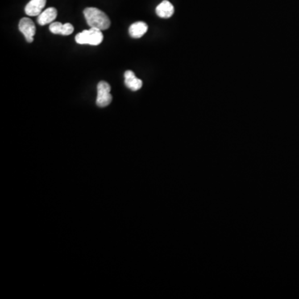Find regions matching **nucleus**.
I'll return each instance as SVG.
<instances>
[{
    "label": "nucleus",
    "mask_w": 299,
    "mask_h": 299,
    "mask_svg": "<svg viewBox=\"0 0 299 299\" xmlns=\"http://www.w3.org/2000/svg\"><path fill=\"white\" fill-rule=\"evenodd\" d=\"M87 23L93 29L106 30L111 26L110 18L104 12L97 8H87L84 12Z\"/></svg>",
    "instance_id": "obj_1"
},
{
    "label": "nucleus",
    "mask_w": 299,
    "mask_h": 299,
    "mask_svg": "<svg viewBox=\"0 0 299 299\" xmlns=\"http://www.w3.org/2000/svg\"><path fill=\"white\" fill-rule=\"evenodd\" d=\"M75 40L78 44H89L97 46L103 41V34L101 30L91 28L89 30H84L75 37Z\"/></svg>",
    "instance_id": "obj_2"
},
{
    "label": "nucleus",
    "mask_w": 299,
    "mask_h": 299,
    "mask_svg": "<svg viewBox=\"0 0 299 299\" xmlns=\"http://www.w3.org/2000/svg\"><path fill=\"white\" fill-rule=\"evenodd\" d=\"M113 101L111 95V86L106 81H100L97 85V98L96 103L99 107H105L110 105Z\"/></svg>",
    "instance_id": "obj_3"
},
{
    "label": "nucleus",
    "mask_w": 299,
    "mask_h": 299,
    "mask_svg": "<svg viewBox=\"0 0 299 299\" xmlns=\"http://www.w3.org/2000/svg\"><path fill=\"white\" fill-rule=\"evenodd\" d=\"M18 28L21 33L24 35L28 43H33L34 35L36 33V27L34 22L29 18H22L18 24Z\"/></svg>",
    "instance_id": "obj_4"
},
{
    "label": "nucleus",
    "mask_w": 299,
    "mask_h": 299,
    "mask_svg": "<svg viewBox=\"0 0 299 299\" xmlns=\"http://www.w3.org/2000/svg\"><path fill=\"white\" fill-rule=\"evenodd\" d=\"M46 1L47 0H31L25 7V13L30 16L40 15L45 7Z\"/></svg>",
    "instance_id": "obj_5"
},
{
    "label": "nucleus",
    "mask_w": 299,
    "mask_h": 299,
    "mask_svg": "<svg viewBox=\"0 0 299 299\" xmlns=\"http://www.w3.org/2000/svg\"><path fill=\"white\" fill-rule=\"evenodd\" d=\"M125 77V85L126 88H129L131 91H138L142 88L143 83L141 79L135 77V73L132 71H126L124 74Z\"/></svg>",
    "instance_id": "obj_6"
},
{
    "label": "nucleus",
    "mask_w": 299,
    "mask_h": 299,
    "mask_svg": "<svg viewBox=\"0 0 299 299\" xmlns=\"http://www.w3.org/2000/svg\"><path fill=\"white\" fill-rule=\"evenodd\" d=\"M57 16H58L57 9L55 8H48L42 12L40 15L38 16V23L42 26L52 23L56 19Z\"/></svg>",
    "instance_id": "obj_7"
},
{
    "label": "nucleus",
    "mask_w": 299,
    "mask_h": 299,
    "mask_svg": "<svg viewBox=\"0 0 299 299\" xmlns=\"http://www.w3.org/2000/svg\"><path fill=\"white\" fill-rule=\"evenodd\" d=\"M156 14L162 18H169L173 15L175 9L174 6L171 2L164 0L158 5L155 9Z\"/></svg>",
    "instance_id": "obj_8"
},
{
    "label": "nucleus",
    "mask_w": 299,
    "mask_h": 299,
    "mask_svg": "<svg viewBox=\"0 0 299 299\" xmlns=\"http://www.w3.org/2000/svg\"><path fill=\"white\" fill-rule=\"evenodd\" d=\"M148 30V25L145 22H137L132 23L129 28V34L133 39L142 38Z\"/></svg>",
    "instance_id": "obj_9"
},
{
    "label": "nucleus",
    "mask_w": 299,
    "mask_h": 299,
    "mask_svg": "<svg viewBox=\"0 0 299 299\" xmlns=\"http://www.w3.org/2000/svg\"><path fill=\"white\" fill-rule=\"evenodd\" d=\"M63 23H59V22H54V23H50L49 30L51 33L53 34H61L62 28H63Z\"/></svg>",
    "instance_id": "obj_10"
},
{
    "label": "nucleus",
    "mask_w": 299,
    "mask_h": 299,
    "mask_svg": "<svg viewBox=\"0 0 299 299\" xmlns=\"http://www.w3.org/2000/svg\"><path fill=\"white\" fill-rule=\"evenodd\" d=\"M74 31V28L72 26L71 23H65L63 25L61 30V35H64V36H68L70 34H72Z\"/></svg>",
    "instance_id": "obj_11"
}]
</instances>
